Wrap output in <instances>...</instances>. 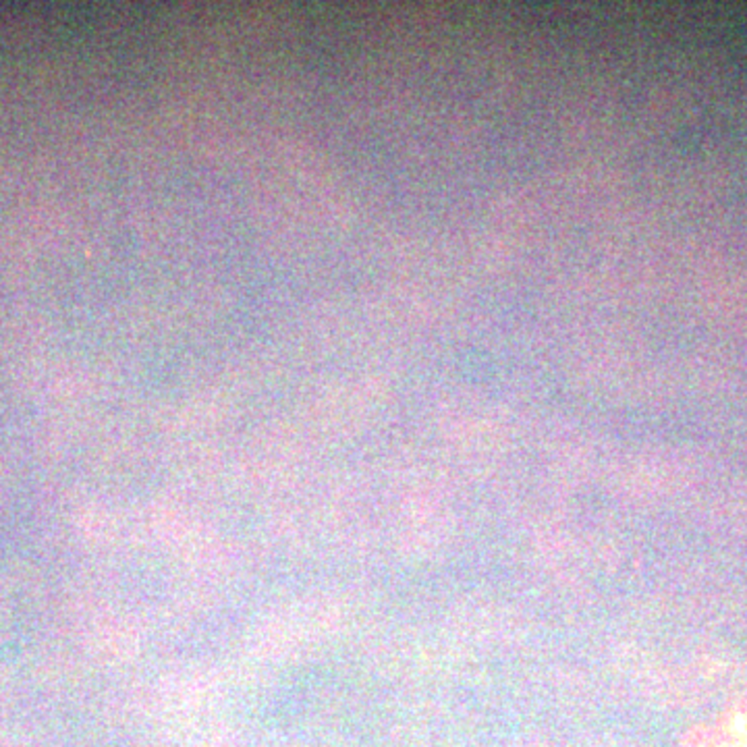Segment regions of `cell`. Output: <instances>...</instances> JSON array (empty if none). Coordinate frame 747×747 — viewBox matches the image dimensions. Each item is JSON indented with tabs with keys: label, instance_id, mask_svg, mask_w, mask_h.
I'll list each match as a JSON object with an SVG mask.
<instances>
[{
	"label": "cell",
	"instance_id": "1",
	"mask_svg": "<svg viewBox=\"0 0 747 747\" xmlns=\"http://www.w3.org/2000/svg\"><path fill=\"white\" fill-rule=\"evenodd\" d=\"M700 747H747V702L727 716V720L710 731Z\"/></svg>",
	"mask_w": 747,
	"mask_h": 747
}]
</instances>
